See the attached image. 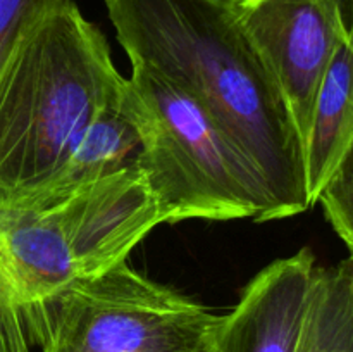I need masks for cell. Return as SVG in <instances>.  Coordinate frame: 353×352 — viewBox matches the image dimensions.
Returning <instances> with one entry per match:
<instances>
[{"label": "cell", "mask_w": 353, "mask_h": 352, "mask_svg": "<svg viewBox=\"0 0 353 352\" xmlns=\"http://www.w3.org/2000/svg\"><path fill=\"white\" fill-rule=\"evenodd\" d=\"M131 64L192 97L255 169L269 221L310 207L305 157L274 79L230 0H103Z\"/></svg>", "instance_id": "6da1fadb"}, {"label": "cell", "mask_w": 353, "mask_h": 352, "mask_svg": "<svg viewBox=\"0 0 353 352\" xmlns=\"http://www.w3.org/2000/svg\"><path fill=\"white\" fill-rule=\"evenodd\" d=\"M123 85L105 37L71 0L47 17L0 75V207L38 195Z\"/></svg>", "instance_id": "7a4b0ae2"}, {"label": "cell", "mask_w": 353, "mask_h": 352, "mask_svg": "<svg viewBox=\"0 0 353 352\" xmlns=\"http://www.w3.org/2000/svg\"><path fill=\"white\" fill-rule=\"evenodd\" d=\"M164 223L133 164L43 207H0V276L21 309L119 262Z\"/></svg>", "instance_id": "3957f363"}, {"label": "cell", "mask_w": 353, "mask_h": 352, "mask_svg": "<svg viewBox=\"0 0 353 352\" xmlns=\"http://www.w3.org/2000/svg\"><path fill=\"white\" fill-rule=\"evenodd\" d=\"M131 66L121 106L140 135L137 166L162 221H269L257 173L209 114L154 69Z\"/></svg>", "instance_id": "277c9868"}, {"label": "cell", "mask_w": 353, "mask_h": 352, "mask_svg": "<svg viewBox=\"0 0 353 352\" xmlns=\"http://www.w3.org/2000/svg\"><path fill=\"white\" fill-rule=\"evenodd\" d=\"M41 352H216L223 316L128 261L24 307Z\"/></svg>", "instance_id": "5b68a950"}, {"label": "cell", "mask_w": 353, "mask_h": 352, "mask_svg": "<svg viewBox=\"0 0 353 352\" xmlns=\"http://www.w3.org/2000/svg\"><path fill=\"white\" fill-rule=\"evenodd\" d=\"M230 3L274 79L305 148L321 83L338 45L352 37V0H230Z\"/></svg>", "instance_id": "8992f818"}, {"label": "cell", "mask_w": 353, "mask_h": 352, "mask_svg": "<svg viewBox=\"0 0 353 352\" xmlns=\"http://www.w3.org/2000/svg\"><path fill=\"white\" fill-rule=\"evenodd\" d=\"M316 269L307 247L265 266L223 316L216 352H295Z\"/></svg>", "instance_id": "52a82bcc"}, {"label": "cell", "mask_w": 353, "mask_h": 352, "mask_svg": "<svg viewBox=\"0 0 353 352\" xmlns=\"http://www.w3.org/2000/svg\"><path fill=\"white\" fill-rule=\"evenodd\" d=\"M353 45L352 37L338 45L314 102L305 148L307 192L316 206L324 183L353 150Z\"/></svg>", "instance_id": "ba28073f"}, {"label": "cell", "mask_w": 353, "mask_h": 352, "mask_svg": "<svg viewBox=\"0 0 353 352\" xmlns=\"http://www.w3.org/2000/svg\"><path fill=\"white\" fill-rule=\"evenodd\" d=\"M138 152L140 135L124 113L119 97L93 117L55 178L38 195L16 207H43L61 202L133 164Z\"/></svg>", "instance_id": "9c48e42d"}, {"label": "cell", "mask_w": 353, "mask_h": 352, "mask_svg": "<svg viewBox=\"0 0 353 352\" xmlns=\"http://www.w3.org/2000/svg\"><path fill=\"white\" fill-rule=\"evenodd\" d=\"M295 352H353V262L317 268Z\"/></svg>", "instance_id": "30bf717a"}, {"label": "cell", "mask_w": 353, "mask_h": 352, "mask_svg": "<svg viewBox=\"0 0 353 352\" xmlns=\"http://www.w3.org/2000/svg\"><path fill=\"white\" fill-rule=\"evenodd\" d=\"M69 0H0V75L24 40Z\"/></svg>", "instance_id": "8fae6325"}, {"label": "cell", "mask_w": 353, "mask_h": 352, "mask_svg": "<svg viewBox=\"0 0 353 352\" xmlns=\"http://www.w3.org/2000/svg\"><path fill=\"white\" fill-rule=\"evenodd\" d=\"M324 214L348 251L353 247V159L352 155L331 175L317 195Z\"/></svg>", "instance_id": "7c38bea8"}, {"label": "cell", "mask_w": 353, "mask_h": 352, "mask_svg": "<svg viewBox=\"0 0 353 352\" xmlns=\"http://www.w3.org/2000/svg\"><path fill=\"white\" fill-rule=\"evenodd\" d=\"M23 311L0 276V352H31Z\"/></svg>", "instance_id": "4fadbf2b"}]
</instances>
